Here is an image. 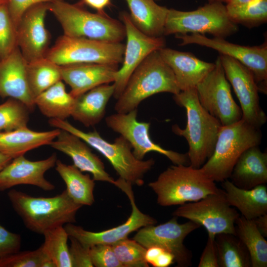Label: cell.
I'll list each match as a JSON object with an SVG mask.
<instances>
[{
	"label": "cell",
	"instance_id": "cell-1",
	"mask_svg": "<svg viewBox=\"0 0 267 267\" xmlns=\"http://www.w3.org/2000/svg\"><path fill=\"white\" fill-rule=\"evenodd\" d=\"M173 98L185 109L187 123L184 129L174 125L172 131L187 140L189 165L200 168L212 155L222 125L201 105L196 89L180 91Z\"/></svg>",
	"mask_w": 267,
	"mask_h": 267
},
{
	"label": "cell",
	"instance_id": "cell-2",
	"mask_svg": "<svg viewBox=\"0 0 267 267\" xmlns=\"http://www.w3.org/2000/svg\"><path fill=\"white\" fill-rule=\"evenodd\" d=\"M7 196L25 226L42 235L56 227L75 222L77 212L82 207L70 198L66 190L55 196L44 197L11 189Z\"/></svg>",
	"mask_w": 267,
	"mask_h": 267
},
{
	"label": "cell",
	"instance_id": "cell-3",
	"mask_svg": "<svg viewBox=\"0 0 267 267\" xmlns=\"http://www.w3.org/2000/svg\"><path fill=\"white\" fill-rule=\"evenodd\" d=\"M180 90L170 67L161 56L159 50L150 53L134 70L120 96L114 110L126 113L137 109L147 98L160 92L174 95Z\"/></svg>",
	"mask_w": 267,
	"mask_h": 267
},
{
	"label": "cell",
	"instance_id": "cell-4",
	"mask_svg": "<svg viewBox=\"0 0 267 267\" xmlns=\"http://www.w3.org/2000/svg\"><path fill=\"white\" fill-rule=\"evenodd\" d=\"M48 11L58 21L65 36L110 43L121 42L126 38L122 22L106 13L91 12L78 2L53 0L48 3Z\"/></svg>",
	"mask_w": 267,
	"mask_h": 267
},
{
	"label": "cell",
	"instance_id": "cell-5",
	"mask_svg": "<svg viewBox=\"0 0 267 267\" xmlns=\"http://www.w3.org/2000/svg\"><path fill=\"white\" fill-rule=\"evenodd\" d=\"M48 123L55 128L74 134L102 155L110 163L119 178L132 185L141 186L144 177L155 164L151 158L146 160L136 159L130 143L122 136L116 137L114 142L105 140L96 130L85 132L76 128L66 120L49 119Z\"/></svg>",
	"mask_w": 267,
	"mask_h": 267
},
{
	"label": "cell",
	"instance_id": "cell-6",
	"mask_svg": "<svg viewBox=\"0 0 267 267\" xmlns=\"http://www.w3.org/2000/svg\"><path fill=\"white\" fill-rule=\"evenodd\" d=\"M148 186L156 193L157 203L162 206L195 202L220 189L201 168L189 165L168 167Z\"/></svg>",
	"mask_w": 267,
	"mask_h": 267
},
{
	"label": "cell",
	"instance_id": "cell-7",
	"mask_svg": "<svg viewBox=\"0 0 267 267\" xmlns=\"http://www.w3.org/2000/svg\"><path fill=\"white\" fill-rule=\"evenodd\" d=\"M262 138L260 129L243 119L222 126L211 156L200 168L214 181L227 179L241 154L248 148L259 146Z\"/></svg>",
	"mask_w": 267,
	"mask_h": 267
},
{
	"label": "cell",
	"instance_id": "cell-8",
	"mask_svg": "<svg viewBox=\"0 0 267 267\" xmlns=\"http://www.w3.org/2000/svg\"><path fill=\"white\" fill-rule=\"evenodd\" d=\"M238 30L237 24L228 17L226 5L222 2H209L192 11L169 9L163 35L207 33L224 39Z\"/></svg>",
	"mask_w": 267,
	"mask_h": 267
},
{
	"label": "cell",
	"instance_id": "cell-9",
	"mask_svg": "<svg viewBox=\"0 0 267 267\" xmlns=\"http://www.w3.org/2000/svg\"><path fill=\"white\" fill-rule=\"evenodd\" d=\"M125 44L63 35L50 47L45 57L59 66L80 63L118 65L122 62Z\"/></svg>",
	"mask_w": 267,
	"mask_h": 267
},
{
	"label": "cell",
	"instance_id": "cell-10",
	"mask_svg": "<svg viewBox=\"0 0 267 267\" xmlns=\"http://www.w3.org/2000/svg\"><path fill=\"white\" fill-rule=\"evenodd\" d=\"M173 215L203 226L208 236L212 237L222 233L236 235L235 221L240 216L235 209L229 204L224 191L221 189L198 201L181 205Z\"/></svg>",
	"mask_w": 267,
	"mask_h": 267
},
{
	"label": "cell",
	"instance_id": "cell-11",
	"mask_svg": "<svg viewBox=\"0 0 267 267\" xmlns=\"http://www.w3.org/2000/svg\"><path fill=\"white\" fill-rule=\"evenodd\" d=\"M181 40L180 45L196 44L212 48L220 54L231 57L242 64L252 74L259 91L267 93V44L244 46L230 43L224 38H209L204 35H176Z\"/></svg>",
	"mask_w": 267,
	"mask_h": 267
},
{
	"label": "cell",
	"instance_id": "cell-12",
	"mask_svg": "<svg viewBox=\"0 0 267 267\" xmlns=\"http://www.w3.org/2000/svg\"><path fill=\"white\" fill-rule=\"evenodd\" d=\"M215 63L213 70L198 84L196 89L201 105L222 126H226L241 120L242 114L233 98L219 56Z\"/></svg>",
	"mask_w": 267,
	"mask_h": 267
},
{
	"label": "cell",
	"instance_id": "cell-13",
	"mask_svg": "<svg viewBox=\"0 0 267 267\" xmlns=\"http://www.w3.org/2000/svg\"><path fill=\"white\" fill-rule=\"evenodd\" d=\"M137 115V109L126 113L116 112L105 118V124L130 143L134 157L138 160H143L148 152H156L174 165H189L187 153L166 149L155 143L150 136V123L138 121Z\"/></svg>",
	"mask_w": 267,
	"mask_h": 267
},
{
	"label": "cell",
	"instance_id": "cell-14",
	"mask_svg": "<svg viewBox=\"0 0 267 267\" xmlns=\"http://www.w3.org/2000/svg\"><path fill=\"white\" fill-rule=\"evenodd\" d=\"M121 189L128 196L132 206V213L128 220L123 224L113 228L100 232H92L85 230L81 226L72 223L64 226L69 237L78 240L85 247H90L99 244L112 245L126 238L132 232L149 225L155 224L157 221L148 215L141 212L137 207L132 184L119 178L113 183Z\"/></svg>",
	"mask_w": 267,
	"mask_h": 267
},
{
	"label": "cell",
	"instance_id": "cell-15",
	"mask_svg": "<svg viewBox=\"0 0 267 267\" xmlns=\"http://www.w3.org/2000/svg\"><path fill=\"white\" fill-rule=\"evenodd\" d=\"M200 226L189 221L179 223L177 217L157 225H149L139 228L133 239L146 249L152 246L161 247L171 253L178 267L191 265L192 254L183 244L185 237Z\"/></svg>",
	"mask_w": 267,
	"mask_h": 267
},
{
	"label": "cell",
	"instance_id": "cell-16",
	"mask_svg": "<svg viewBox=\"0 0 267 267\" xmlns=\"http://www.w3.org/2000/svg\"><path fill=\"white\" fill-rule=\"evenodd\" d=\"M120 17L126 31V44L122 66L117 70L113 96L117 99L124 89L134 70L152 52L164 47L165 40L161 37L148 36L140 31L132 22L129 14L123 12Z\"/></svg>",
	"mask_w": 267,
	"mask_h": 267
},
{
	"label": "cell",
	"instance_id": "cell-17",
	"mask_svg": "<svg viewBox=\"0 0 267 267\" xmlns=\"http://www.w3.org/2000/svg\"><path fill=\"white\" fill-rule=\"evenodd\" d=\"M225 75L232 86L240 104L242 119L249 124L261 129L267 117L259 101V90L250 71L237 60L225 55L219 56Z\"/></svg>",
	"mask_w": 267,
	"mask_h": 267
},
{
	"label": "cell",
	"instance_id": "cell-18",
	"mask_svg": "<svg viewBox=\"0 0 267 267\" xmlns=\"http://www.w3.org/2000/svg\"><path fill=\"white\" fill-rule=\"evenodd\" d=\"M48 3L31 6L17 26V46L27 63L44 58L49 48L50 35L44 24Z\"/></svg>",
	"mask_w": 267,
	"mask_h": 267
},
{
	"label": "cell",
	"instance_id": "cell-19",
	"mask_svg": "<svg viewBox=\"0 0 267 267\" xmlns=\"http://www.w3.org/2000/svg\"><path fill=\"white\" fill-rule=\"evenodd\" d=\"M55 153L47 158L31 161L24 155L14 158L0 171V191L20 184L34 185L44 191H52L55 186L44 178L45 173L55 166Z\"/></svg>",
	"mask_w": 267,
	"mask_h": 267
},
{
	"label": "cell",
	"instance_id": "cell-20",
	"mask_svg": "<svg viewBox=\"0 0 267 267\" xmlns=\"http://www.w3.org/2000/svg\"><path fill=\"white\" fill-rule=\"evenodd\" d=\"M27 64L18 46L0 60V97L17 99L33 112L36 105L27 82Z\"/></svg>",
	"mask_w": 267,
	"mask_h": 267
},
{
	"label": "cell",
	"instance_id": "cell-21",
	"mask_svg": "<svg viewBox=\"0 0 267 267\" xmlns=\"http://www.w3.org/2000/svg\"><path fill=\"white\" fill-rule=\"evenodd\" d=\"M49 145L70 157L73 165L81 172L90 173L94 181L114 183L115 179L105 171L101 159L78 136L60 130L58 136Z\"/></svg>",
	"mask_w": 267,
	"mask_h": 267
},
{
	"label": "cell",
	"instance_id": "cell-22",
	"mask_svg": "<svg viewBox=\"0 0 267 267\" xmlns=\"http://www.w3.org/2000/svg\"><path fill=\"white\" fill-rule=\"evenodd\" d=\"M118 66L99 63L60 66L62 81L70 86V93L77 98L95 87L114 83Z\"/></svg>",
	"mask_w": 267,
	"mask_h": 267
},
{
	"label": "cell",
	"instance_id": "cell-23",
	"mask_svg": "<svg viewBox=\"0 0 267 267\" xmlns=\"http://www.w3.org/2000/svg\"><path fill=\"white\" fill-rule=\"evenodd\" d=\"M159 53L172 69L180 91L196 89L215 63L206 62L190 52L163 47Z\"/></svg>",
	"mask_w": 267,
	"mask_h": 267
},
{
	"label": "cell",
	"instance_id": "cell-24",
	"mask_svg": "<svg viewBox=\"0 0 267 267\" xmlns=\"http://www.w3.org/2000/svg\"><path fill=\"white\" fill-rule=\"evenodd\" d=\"M235 186L250 189L267 182V153L259 146L251 147L238 158L229 178Z\"/></svg>",
	"mask_w": 267,
	"mask_h": 267
},
{
	"label": "cell",
	"instance_id": "cell-25",
	"mask_svg": "<svg viewBox=\"0 0 267 267\" xmlns=\"http://www.w3.org/2000/svg\"><path fill=\"white\" fill-rule=\"evenodd\" d=\"M60 130L36 132L27 126L14 130L0 132V152L12 159L40 146L49 145Z\"/></svg>",
	"mask_w": 267,
	"mask_h": 267
},
{
	"label": "cell",
	"instance_id": "cell-26",
	"mask_svg": "<svg viewBox=\"0 0 267 267\" xmlns=\"http://www.w3.org/2000/svg\"><path fill=\"white\" fill-rule=\"evenodd\" d=\"M114 89L113 84H103L76 98L71 116L87 127L98 124L105 115L107 104Z\"/></svg>",
	"mask_w": 267,
	"mask_h": 267
},
{
	"label": "cell",
	"instance_id": "cell-27",
	"mask_svg": "<svg viewBox=\"0 0 267 267\" xmlns=\"http://www.w3.org/2000/svg\"><path fill=\"white\" fill-rule=\"evenodd\" d=\"M222 186L229 204L237 208L245 218L253 220L267 214V188L265 184L244 189L226 179Z\"/></svg>",
	"mask_w": 267,
	"mask_h": 267
},
{
	"label": "cell",
	"instance_id": "cell-28",
	"mask_svg": "<svg viewBox=\"0 0 267 267\" xmlns=\"http://www.w3.org/2000/svg\"><path fill=\"white\" fill-rule=\"evenodd\" d=\"M130 18L142 33L150 37H161L168 8L158 4L155 0H125Z\"/></svg>",
	"mask_w": 267,
	"mask_h": 267
},
{
	"label": "cell",
	"instance_id": "cell-29",
	"mask_svg": "<svg viewBox=\"0 0 267 267\" xmlns=\"http://www.w3.org/2000/svg\"><path fill=\"white\" fill-rule=\"evenodd\" d=\"M55 170L64 181L65 189L70 198L76 203L91 206L94 202V180L88 174H83L74 165H67L57 160Z\"/></svg>",
	"mask_w": 267,
	"mask_h": 267
},
{
	"label": "cell",
	"instance_id": "cell-30",
	"mask_svg": "<svg viewBox=\"0 0 267 267\" xmlns=\"http://www.w3.org/2000/svg\"><path fill=\"white\" fill-rule=\"evenodd\" d=\"M76 102L66 91L61 80L35 98V103L41 112L49 119L66 120L72 113Z\"/></svg>",
	"mask_w": 267,
	"mask_h": 267
},
{
	"label": "cell",
	"instance_id": "cell-31",
	"mask_svg": "<svg viewBox=\"0 0 267 267\" xmlns=\"http://www.w3.org/2000/svg\"><path fill=\"white\" fill-rule=\"evenodd\" d=\"M236 236L246 247L252 267H267V241L253 220L239 216L235 221Z\"/></svg>",
	"mask_w": 267,
	"mask_h": 267
},
{
	"label": "cell",
	"instance_id": "cell-32",
	"mask_svg": "<svg viewBox=\"0 0 267 267\" xmlns=\"http://www.w3.org/2000/svg\"><path fill=\"white\" fill-rule=\"evenodd\" d=\"M219 267H250L249 253L242 242L231 233L215 236Z\"/></svg>",
	"mask_w": 267,
	"mask_h": 267
},
{
	"label": "cell",
	"instance_id": "cell-33",
	"mask_svg": "<svg viewBox=\"0 0 267 267\" xmlns=\"http://www.w3.org/2000/svg\"><path fill=\"white\" fill-rule=\"evenodd\" d=\"M26 75L29 89L34 98L62 80L60 66L45 57L27 63Z\"/></svg>",
	"mask_w": 267,
	"mask_h": 267
},
{
	"label": "cell",
	"instance_id": "cell-34",
	"mask_svg": "<svg viewBox=\"0 0 267 267\" xmlns=\"http://www.w3.org/2000/svg\"><path fill=\"white\" fill-rule=\"evenodd\" d=\"M44 242L41 246L44 253L54 263L56 267H72L69 235L63 226H59L45 232Z\"/></svg>",
	"mask_w": 267,
	"mask_h": 267
},
{
	"label": "cell",
	"instance_id": "cell-35",
	"mask_svg": "<svg viewBox=\"0 0 267 267\" xmlns=\"http://www.w3.org/2000/svg\"><path fill=\"white\" fill-rule=\"evenodd\" d=\"M227 14L234 23L253 27L267 21V0H252L237 5H226Z\"/></svg>",
	"mask_w": 267,
	"mask_h": 267
},
{
	"label": "cell",
	"instance_id": "cell-36",
	"mask_svg": "<svg viewBox=\"0 0 267 267\" xmlns=\"http://www.w3.org/2000/svg\"><path fill=\"white\" fill-rule=\"evenodd\" d=\"M30 110L21 101L8 98L0 104V132L27 127Z\"/></svg>",
	"mask_w": 267,
	"mask_h": 267
},
{
	"label": "cell",
	"instance_id": "cell-37",
	"mask_svg": "<svg viewBox=\"0 0 267 267\" xmlns=\"http://www.w3.org/2000/svg\"><path fill=\"white\" fill-rule=\"evenodd\" d=\"M123 267H148L145 259L146 249L134 239L128 238L111 245Z\"/></svg>",
	"mask_w": 267,
	"mask_h": 267
},
{
	"label": "cell",
	"instance_id": "cell-38",
	"mask_svg": "<svg viewBox=\"0 0 267 267\" xmlns=\"http://www.w3.org/2000/svg\"><path fill=\"white\" fill-rule=\"evenodd\" d=\"M0 267H56L41 247L33 251L12 254L0 261Z\"/></svg>",
	"mask_w": 267,
	"mask_h": 267
},
{
	"label": "cell",
	"instance_id": "cell-39",
	"mask_svg": "<svg viewBox=\"0 0 267 267\" xmlns=\"http://www.w3.org/2000/svg\"><path fill=\"white\" fill-rule=\"evenodd\" d=\"M17 47L16 28L7 4H0V59L8 56Z\"/></svg>",
	"mask_w": 267,
	"mask_h": 267
},
{
	"label": "cell",
	"instance_id": "cell-40",
	"mask_svg": "<svg viewBox=\"0 0 267 267\" xmlns=\"http://www.w3.org/2000/svg\"><path fill=\"white\" fill-rule=\"evenodd\" d=\"M89 254L93 267H123L111 245L99 244L93 245L89 248Z\"/></svg>",
	"mask_w": 267,
	"mask_h": 267
},
{
	"label": "cell",
	"instance_id": "cell-41",
	"mask_svg": "<svg viewBox=\"0 0 267 267\" xmlns=\"http://www.w3.org/2000/svg\"><path fill=\"white\" fill-rule=\"evenodd\" d=\"M21 238L0 224V261L20 250Z\"/></svg>",
	"mask_w": 267,
	"mask_h": 267
},
{
	"label": "cell",
	"instance_id": "cell-42",
	"mask_svg": "<svg viewBox=\"0 0 267 267\" xmlns=\"http://www.w3.org/2000/svg\"><path fill=\"white\" fill-rule=\"evenodd\" d=\"M71 240L69 251L72 267H93L89 254V248L83 246L78 240L69 237Z\"/></svg>",
	"mask_w": 267,
	"mask_h": 267
},
{
	"label": "cell",
	"instance_id": "cell-43",
	"mask_svg": "<svg viewBox=\"0 0 267 267\" xmlns=\"http://www.w3.org/2000/svg\"><path fill=\"white\" fill-rule=\"evenodd\" d=\"M53 0H7L6 3L9 15L16 28L24 13L31 6Z\"/></svg>",
	"mask_w": 267,
	"mask_h": 267
},
{
	"label": "cell",
	"instance_id": "cell-44",
	"mask_svg": "<svg viewBox=\"0 0 267 267\" xmlns=\"http://www.w3.org/2000/svg\"><path fill=\"white\" fill-rule=\"evenodd\" d=\"M198 267H219L215 237L208 236L200 258Z\"/></svg>",
	"mask_w": 267,
	"mask_h": 267
},
{
	"label": "cell",
	"instance_id": "cell-45",
	"mask_svg": "<svg viewBox=\"0 0 267 267\" xmlns=\"http://www.w3.org/2000/svg\"><path fill=\"white\" fill-rule=\"evenodd\" d=\"M78 3L91 7L97 13L105 14V9L111 5V0H81Z\"/></svg>",
	"mask_w": 267,
	"mask_h": 267
},
{
	"label": "cell",
	"instance_id": "cell-46",
	"mask_svg": "<svg viewBox=\"0 0 267 267\" xmlns=\"http://www.w3.org/2000/svg\"><path fill=\"white\" fill-rule=\"evenodd\" d=\"M175 263V257L170 252L164 249L153 263L154 267H168Z\"/></svg>",
	"mask_w": 267,
	"mask_h": 267
},
{
	"label": "cell",
	"instance_id": "cell-47",
	"mask_svg": "<svg viewBox=\"0 0 267 267\" xmlns=\"http://www.w3.org/2000/svg\"><path fill=\"white\" fill-rule=\"evenodd\" d=\"M260 232L267 237V214L260 216L253 220Z\"/></svg>",
	"mask_w": 267,
	"mask_h": 267
},
{
	"label": "cell",
	"instance_id": "cell-48",
	"mask_svg": "<svg viewBox=\"0 0 267 267\" xmlns=\"http://www.w3.org/2000/svg\"><path fill=\"white\" fill-rule=\"evenodd\" d=\"M12 158L0 152V171L7 165Z\"/></svg>",
	"mask_w": 267,
	"mask_h": 267
},
{
	"label": "cell",
	"instance_id": "cell-49",
	"mask_svg": "<svg viewBox=\"0 0 267 267\" xmlns=\"http://www.w3.org/2000/svg\"><path fill=\"white\" fill-rule=\"evenodd\" d=\"M252 0H231V1L226 4L231 5H237L248 2Z\"/></svg>",
	"mask_w": 267,
	"mask_h": 267
},
{
	"label": "cell",
	"instance_id": "cell-50",
	"mask_svg": "<svg viewBox=\"0 0 267 267\" xmlns=\"http://www.w3.org/2000/svg\"><path fill=\"white\" fill-rule=\"evenodd\" d=\"M210 2H226V4L229 3L231 0H208Z\"/></svg>",
	"mask_w": 267,
	"mask_h": 267
},
{
	"label": "cell",
	"instance_id": "cell-51",
	"mask_svg": "<svg viewBox=\"0 0 267 267\" xmlns=\"http://www.w3.org/2000/svg\"><path fill=\"white\" fill-rule=\"evenodd\" d=\"M7 0H0V4H6Z\"/></svg>",
	"mask_w": 267,
	"mask_h": 267
},
{
	"label": "cell",
	"instance_id": "cell-52",
	"mask_svg": "<svg viewBox=\"0 0 267 267\" xmlns=\"http://www.w3.org/2000/svg\"></svg>",
	"mask_w": 267,
	"mask_h": 267
},
{
	"label": "cell",
	"instance_id": "cell-53",
	"mask_svg": "<svg viewBox=\"0 0 267 267\" xmlns=\"http://www.w3.org/2000/svg\"></svg>",
	"mask_w": 267,
	"mask_h": 267
}]
</instances>
